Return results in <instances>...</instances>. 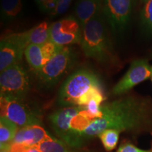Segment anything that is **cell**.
<instances>
[{
  "label": "cell",
  "mask_w": 152,
  "mask_h": 152,
  "mask_svg": "<svg viewBox=\"0 0 152 152\" xmlns=\"http://www.w3.org/2000/svg\"><path fill=\"white\" fill-rule=\"evenodd\" d=\"M29 45L27 33H13L1 37L0 42V71L19 64Z\"/></svg>",
  "instance_id": "9"
},
{
  "label": "cell",
  "mask_w": 152,
  "mask_h": 152,
  "mask_svg": "<svg viewBox=\"0 0 152 152\" xmlns=\"http://www.w3.org/2000/svg\"><path fill=\"white\" fill-rule=\"evenodd\" d=\"M33 86L31 76L22 64H15L0 74V93L1 97L27 98Z\"/></svg>",
  "instance_id": "7"
},
{
  "label": "cell",
  "mask_w": 152,
  "mask_h": 152,
  "mask_svg": "<svg viewBox=\"0 0 152 152\" xmlns=\"http://www.w3.org/2000/svg\"><path fill=\"white\" fill-rule=\"evenodd\" d=\"M117 152H152V150L142 149L132 144L125 143L120 146Z\"/></svg>",
  "instance_id": "22"
},
{
  "label": "cell",
  "mask_w": 152,
  "mask_h": 152,
  "mask_svg": "<svg viewBox=\"0 0 152 152\" xmlns=\"http://www.w3.org/2000/svg\"><path fill=\"white\" fill-rule=\"evenodd\" d=\"M17 125L7 118H0V145L1 149H7L12 143L13 140L18 132Z\"/></svg>",
  "instance_id": "15"
},
{
  "label": "cell",
  "mask_w": 152,
  "mask_h": 152,
  "mask_svg": "<svg viewBox=\"0 0 152 152\" xmlns=\"http://www.w3.org/2000/svg\"><path fill=\"white\" fill-rule=\"evenodd\" d=\"M23 10V0H1V20L9 23L19 16Z\"/></svg>",
  "instance_id": "16"
},
{
  "label": "cell",
  "mask_w": 152,
  "mask_h": 152,
  "mask_svg": "<svg viewBox=\"0 0 152 152\" xmlns=\"http://www.w3.org/2000/svg\"><path fill=\"white\" fill-rule=\"evenodd\" d=\"M147 1H148V0H142V1H143V2H144V3L147 2Z\"/></svg>",
  "instance_id": "27"
},
{
  "label": "cell",
  "mask_w": 152,
  "mask_h": 152,
  "mask_svg": "<svg viewBox=\"0 0 152 152\" xmlns=\"http://www.w3.org/2000/svg\"><path fill=\"white\" fill-rule=\"evenodd\" d=\"M83 26L74 15H70L50 25V41L60 47L80 43Z\"/></svg>",
  "instance_id": "10"
},
{
  "label": "cell",
  "mask_w": 152,
  "mask_h": 152,
  "mask_svg": "<svg viewBox=\"0 0 152 152\" xmlns=\"http://www.w3.org/2000/svg\"><path fill=\"white\" fill-rule=\"evenodd\" d=\"M73 0H58L54 10L51 14V16L56 17L64 14L68 11Z\"/></svg>",
  "instance_id": "21"
},
{
  "label": "cell",
  "mask_w": 152,
  "mask_h": 152,
  "mask_svg": "<svg viewBox=\"0 0 152 152\" xmlns=\"http://www.w3.org/2000/svg\"><path fill=\"white\" fill-rule=\"evenodd\" d=\"M103 0H78L74 8V16L82 26L102 12Z\"/></svg>",
  "instance_id": "14"
},
{
  "label": "cell",
  "mask_w": 152,
  "mask_h": 152,
  "mask_svg": "<svg viewBox=\"0 0 152 152\" xmlns=\"http://www.w3.org/2000/svg\"><path fill=\"white\" fill-rule=\"evenodd\" d=\"M28 152H40V151H38V150L35 147H31Z\"/></svg>",
  "instance_id": "25"
},
{
  "label": "cell",
  "mask_w": 152,
  "mask_h": 152,
  "mask_svg": "<svg viewBox=\"0 0 152 152\" xmlns=\"http://www.w3.org/2000/svg\"><path fill=\"white\" fill-rule=\"evenodd\" d=\"M121 132L114 129H107L99 134L98 137L106 151H112L116 147Z\"/></svg>",
  "instance_id": "18"
},
{
  "label": "cell",
  "mask_w": 152,
  "mask_h": 152,
  "mask_svg": "<svg viewBox=\"0 0 152 152\" xmlns=\"http://www.w3.org/2000/svg\"><path fill=\"white\" fill-rule=\"evenodd\" d=\"M30 44L42 45L50 41V26L42 22L26 31Z\"/></svg>",
  "instance_id": "17"
},
{
  "label": "cell",
  "mask_w": 152,
  "mask_h": 152,
  "mask_svg": "<svg viewBox=\"0 0 152 152\" xmlns=\"http://www.w3.org/2000/svg\"><path fill=\"white\" fill-rule=\"evenodd\" d=\"M102 115L90 123L83 134L85 144L107 129L119 132H140L152 126V105L149 99L128 95L101 106Z\"/></svg>",
  "instance_id": "1"
},
{
  "label": "cell",
  "mask_w": 152,
  "mask_h": 152,
  "mask_svg": "<svg viewBox=\"0 0 152 152\" xmlns=\"http://www.w3.org/2000/svg\"><path fill=\"white\" fill-rule=\"evenodd\" d=\"M52 137V136L40 125H34L18 128L12 142L35 147Z\"/></svg>",
  "instance_id": "13"
},
{
  "label": "cell",
  "mask_w": 152,
  "mask_h": 152,
  "mask_svg": "<svg viewBox=\"0 0 152 152\" xmlns=\"http://www.w3.org/2000/svg\"><path fill=\"white\" fill-rule=\"evenodd\" d=\"M109 26L101 12L83 26L80 47L84 54L103 65L116 62Z\"/></svg>",
  "instance_id": "4"
},
{
  "label": "cell",
  "mask_w": 152,
  "mask_h": 152,
  "mask_svg": "<svg viewBox=\"0 0 152 152\" xmlns=\"http://www.w3.org/2000/svg\"><path fill=\"white\" fill-rule=\"evenodd\" d=\"M134 0H103L102 13L114 37L125 33L132 16Z\"/></svg>",
  "instance_id": "8"
},
{
  "label": "cell",
  "mask_w": 152,
  "mask_h": 152,
  "mask_svg": "<svg viewBox=\"0 0 152 152\" xmlns=\"http://www.w3.org/2000/svg\"><path fill=\"white\" fill-rule=\"evenodd\" d=\"M71 152H88V151H84V150H81V149H72Z\"/></svg>",
  "instance_id": "24"
},
{
  "label": "cell",
  "mask_w": 152,
  "mask_h": 152,
  "mask_svg": "<svg viewBox=\"0 0 152 152\" xmlns=\"http://www.w3.org/2000/svg\"><path fill=\"white\" fill-rule=\"evenodd\" d=\"M35 1L42 12L51 14L54 10L58 0H35Z\"/></svg>",
  "instance_id": "20"
},
{
  "label": "cell",
  "mask_w": 152,
  "mask_h": 152,
  "mask_svg": "<svg viewBox=\"0 0 152 152\" xmlns=\"http://www.w3.org/2000/svg\"><path fill=\"white\" fill-rule=\"evenodd\" d=\"M151 80H152V75H151Z\"/></svg>",
  "instance_id": "28"
},
{
  "label": "cell",
  "mask_w": 152,
  "mask_h": 152,
  "mask_svg": "<svg viewBox=\"0 0 152 152\" xmlns=\"http://www.w3.org/2000/svg\"><path fill=\"white\" fill-rule=\"evenodd\" d=\"M30 148L31 147L25 145V144L12 142V143L9 145L8 151L9 152H28Z\"/></svg>",
  "instance_id": "23"
},
{
  "label": "cell",
  "mask_w": 152,
  "mask_h": 152,
  "mask_svg": "<svg viewBox=\"0 0 152 152\" xmlns=\"http://www.w3.org/2000/svg\"><path fill=\"white\" fill-rule=\"evenodd\" d=\"M76 56L71 47H64L42 68L36 72L39 86L45 89L54 87L73 68Z\"/></svg>",
  "instance_id": "5"
},
{
  "label": "cell",
  "mask_w": 152,
  "mask_h": 152,
  "mask_svg": "<svg viewBox=\"0 0 152 152\" xmlns=\"http://www.w3.org/2000/svg\"><path fill=\"white\" fill-rule=\"evenodd\" d=\"M152 75V66L146 59H136L118 83L112 89V94L119 96L128 92L137 85L149 79Z\"/></svg>",
  "instance_id": "11"
},
{
  "label": "cell",
  "mask_w": 152,
  "mask_h": 152,
  "mask_svg": "<svg viewBox=\"0 0 152 152\" xmlns=\"http://www.w3.org/2000/svg\"><path fill=\"white\" fill-rule=\"evenodd\" d=\"M142 28L144 33L152 35V0H148L140 14Z\"/></svg>",
  "instance_id": "19"
},
{
  "label": "cell",
  "mask_w": 152,
  "mask_h": 152,
  "mask_svg": "<svg viewBox=\"0 0 152 152\" xmlns=\"http://www.w3.org/2000/svg\"><path fill=\"white\" fill-rule=\"evenodd\" d=\"M94 120L85 106L62 107L49 116L51 126L58 139L75 149L83 147V134Z\"/></svg>",
  "instance_id": "3"
},
{
  "label": "cell",
  "mask_w": 152,
  "mask_h": 152,
  "mask_svg": "<svg viewBox=\"0 0 152 152\" xmlns=\"http://www.w3.org/2000/svg\"><path fill=\"white\" fill-rule=\"evenodd\" d=\"M8 149H9V148H7V149H1V152H9V151H8Z\"/></svg>",
  "instance_id": "26"
},
{
  "label": "cell",
  "mask_w": 152,
  "mask_h": 152,
  "mask_svg": "<svg viewBox=\"0 0 152 152\" xmlns=\"http://www.w3.org/2000/svg\"><path fill=\"white\" fill-rule=\"evenodd\" d=\"M64 47H60L52 41L42 45L30 44L25 52L26 61L34 71L37 72Z\"/></svg>",
  "instance_id": "12"
},
{
  "label": "cell",
  "mask_w": 152,
  "mask_h": 152,
  "mask_svg": "<svg viewBox=\"0 0 152 152\" xmlns=\"http://www.w3.org/2000/svg\"><path fill=\"white\" fill-rule=\"evenodd\" d=\"M1 116L17 125L18 128L42 125V112L36 104L25 99L6 98L0 96Z\"/></svg>",
  "instance_id": "6"
},
{
  "label": "cell",
  "mask_w": 152,
  "mask_h": 152,
  "mask_svg": "<svg viewBox=\"0 0 152 152\" xmlns=\"http://www.w3.org/2000/svg\"><path fill=\"white\" fill-rule=\"evenodd\" d=\"M93 99L104 102L105 96L100 77L88 68H79L65 80L58 93L57 102L62 107L85 106Z\"/></svg>",
  "instance_id": "2"
}]
</instances>
